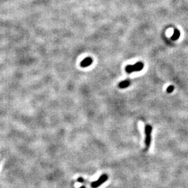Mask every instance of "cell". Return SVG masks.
I'll return each mask as SVG.
<instances>
[{
    "mask_svg": "<svg viewBox=\"0 0 188 188\" xmlns=\"http://www.w3.org/2000/svg\"><path fill=\"white\" fill-rule=\"evenodd\" d=\"M144 69V64L141 62H137L134 65H132L133 72H139Z\"/></svg>",
    "mask_w": 188,
    "mask_h": 188,
    "instance_id": "cell-3",
    "label": "cell"
},
{
    "mask_svg": "<svg viewBox=\"0 0 188 188\" xmlns=\"http://www.w3.org/2000/svg\"><path fill=\"white\" fill-rule=\"evenodd\" d=\"M107 179H108L107 175H106V174H105V175H102L100 178L97 181L92 183V184H91V187H92L93 188L98 187V186L101 185H102L103 183H105V181H107Z\"/></svg>",
    "mask_w": 188,
    "mask_h": 188,
    "instance_id": "cell-2",
    "label": "cell"
},
{
    "mask_svg": "<svg viewBox=\"0 0 188 188\" xmlns=\"http://www.w3.org/2000/svg\"><path fill=\"white\" fill-rule=\"evenodd\" d=\"M174 86L171 85V86H168V88L167 89V93H171V92H173V91H174Z\"/></svg>",
    "mask_w": 188,
    "mask_h": 188,
    "instance_id": "cell-8",
    "label": "cell"
},
{
    "mask_svg": "<svg viewBox=\"0 0 188 188\" xmlns=\"http://www.w3.org/2000/svg\"><path fill=\"white\" fill-rule=\"evenodd\" d=\"M92 62L93 60L91 57H86L81 62V66L83 68L88 67V66H89L90 65L92 64Z\"/></svg>",
    "mask_w": 188,
    "mask_h": 188,
    "instance_id": "cell-4",
    "label": "cell"
},
{
    "mask_svg": "<svg viewBox=\"0 0 188 188\" xmlns=\"http://www.w3.org/2000/svg\"><path fill=\"white\" fill-rule=\"evenodd\" d=\"M78 181H79V182H83V179L79 178V179H78Z\"/></svg>",
    "mask_w": 188,
    "mask_h": 188,
    "instance_id": "cell-9",
    "label": "cell"
},
{
    "mask_svg": "<svg viewBox=\"0 0 188 188\" xmlns=\"http://www.w3.org/2000/svg\"><path fill=\"white\" fill-rule=\"evenodd\" d=\"M126 71L128 73H133V71H132V65H128V66L126 67Z\"/></svg>",
    "mask_w": 188,
    "mask_h": 188,
    "instance_id": "cell-7",
    "label": "cell"
},
{
    "mask_svg": "<svg viewBox=\"0 0 188 188\" xmlns=\"http://www.w3.org/2000/svg\"><path fill=\"white\" fill-rule=\"evenodd\" d=\"M80 188H85V187H81Z\"/></svg>",
    "mask_w": 188,
    "mask_h": 188,
    "instance_id": "cell-10",
    "label": "cell"
},
{
    "mask_svg": "<svg viewBox=\"0 0 188 188\" xmlns=\"http://www.w3.org/2000/svg\"><path fill=\"white\" fill-rule=\"evenodd\" d=\"M153 128L151 125H146L145 126V140L144 143L146 148H149L151 144V134H152Z\"/></svg>",
    "mask_w": 188,
    "mask_h": 188,
    "instance_id": "cell-1",
    "label": "cell"
},
{
    "mask_svg": "<svg viewBox=\"0 0 188 188\" xmlns=\"http://www.w3.org/2000/svg\"><path fill=\"white\" fill-rule=\"evenodd\" d=\"M130 80H124L121 81V82L119 83V88H121V89H125V88L128 87V86L130 85Z\"/></svg>",
    "mask_w": 188,
    "mask_h": 188,
    "instance_id": "cell-6",
    "label": "cell"
},
{
    "mask_svg": "<svg viewBox=\"0 0 188 188\" xmlns=\"http://www.w3.org/2000/svg\"><path fill=\"white\" fill-rule=\"evenodd\" d=\"M180 36H181V33H180V31L178 29H175L174 30V32L172 36H171V40L173 41H176L179 39Z\"/></svg>",
    "mask_w": 188,
    "mask_h": 188,
    "instance_id": "cell-5",
    "label": "cell"
}]
</instances>
